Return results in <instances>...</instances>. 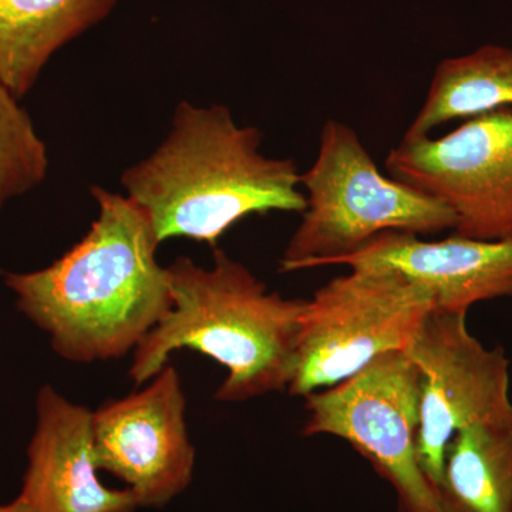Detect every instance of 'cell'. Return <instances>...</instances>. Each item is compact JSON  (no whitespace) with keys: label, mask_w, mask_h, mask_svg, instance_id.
Masks as SVG:
<instances>
[{"label":"cell","mask_w":512,"mask_h":512,"mask_svg":"<svg viewBox=\"0 0 512 512\" xmlns=\"http://www.w3.org/2000/svg\"><path fill=\"white\" fill-rule=\"evenodd\" d=\"M466 318L434 311L404 352L419 376L417 457L434 491L457 433L512 414L504 349L485 348L471 335Z\"/></svg>","instance_id":"8"},{"label":"cell","mask_w":512,"mask_h":512,"mask_svg":"<svg viewBox=\"0 0 512 512\" xmlns=\"http://www.w3.org/2000/svg\"><path fill=\"white\" fill-rule=\"evenodd\" d=\"M49 171L45 141L28 111L0 80V210L39 187Z\"/></svg>","instance_id":"15"},{"label":"cell","mask_w":512,"mask_h":512,"mask_svg":"<svg viewBox=\"0 0 512 512\" xmlns=\"http://www.w3.org/2000/svg\"><path fill=\"white\" fill-rule=\"evenodd\" d=\"M386 268L436 293V311L467 315L476 303L512 298V235L495 241L460 237L423 241L387 231L328 266Z\"/></svg>","instance_id":"11"},{"label":"cell","mask_w":512,"mask_h":512,"mask_svg":"<svg viewBox=\"0 0 512 512\" xmlns=\"http://www.w3.org/2000/svg\"><path fill=\"white\" fill-rule=\"evenodd\" d=\"M117 0H0V80L18 99L57 50L110 15Z\"/></svg>","instance_id":"12"},{"label":"cell","mask_w":512,"mask_h":512,"mask_svg":"<svg viewBox=\"0 0 512 512\" xmlns=\"http://www.w3.org/2000/svg\"><path fill=\"white\" fill-rule=\"evenodd\" d=\"M93 412L52 386L36 397V427L20 497L32 512H134L128 488L106 487L99 478Z\"/></svg>","instance_id":"10"},{"label":"cell","mask_w":512,"mask_h":512,"mask_svg":"<svg viewBox=\"0 0 512 512\" xmlns=\"http://www.w3.org/2000/svg\"><path fill=\"white\" fill-rule=\"evenodd\" d=\"M301 187L306 208L279 261L282 274L328 266L383 232L431 235L456 228V215L446 204L384 175L342 121H326Z\"/></svg>","instance_id":"4"},{"label":"cell","mask_w":512,"mask_h":512,"mask_svg":"<svg viewBox=\"0 0 512 512\" xmlns=\"http://www.w3.org/2000/svg\"><path fill=\"white\" fill-rule=\"evenodd\" d=\"M436 494L441 512H512V414L457 433Z\"/></svg>","instance_id":"13"},{"label":"cell","mask_w":512,"mask_h":512,"mask_svg":"<svg viewBox=\"0 0 512 512\" xmlns=\"http://www.w3.org/2000/svg\"><path fill=\"white\" fill-rule=\"evenodd\" d=\"M507 107L512 109V50L485 45L439 63L426 100L406 134L429 136L450 121Z\"/></svg>","instance_id":"14"},{"label":"cell","mask_w":512,"mask_h":512,"mask_svg":"<svg viewBox=\"0 0 512 512\" xmlns=\"http://www.w3.org/2000/svg\"><path fill=\"white\" fill-rule=\"evenodd\" d=\"M0 512H32L28 503L20 495L8 504H0Z\"/></svg>","instance_id":"16"},{"label":"cell","mask_w":512,"mask_h":512,"mask_svg":"<svg viewBox=\"0 0 512 512\" xmlns=\"http://www.w3.org/2000/svg\"><path fill=\"white\" fill-rule=\"evenodd\" d=\"M185 410L181 377L168 363L144 389L93 412L97 466L126 483L138 508H163L191 484Z\"/></svg>","instance_id":"9"},{"label":"cell","mask_w":512,"mask_h":512,"mask_svg":"<svg viewBox=\"0 0 512 512\" xmlns=\"http://www.w3.org/2000/svg\"><path fill=\"white\" fill-rule=\"evenodd\" d=\"M394 180L446 204L454 234L495 241L512 235V109L471 117L446 136H407L384 161Z\"/></svg>","instance_id":"7"},{"label":"cell","mask_w":512,"mask_h":512,"mask_svg":"<svg viewBox=\"0 0 512 512\" xmlns=\"http://www.w3.org/2000/svg\"><path fill=\"white\" fill-rule=\"evenodd\" d=\"M305 399V436L348 441L392 485L399 512H441L417 457L419 376L406 353L377 357L357 375Z\"/></svg>","instance_id":"6"},{"label":"cell","mask_w":512,"mask_h":512,"mask_svg":"<svg viewBox=\"0 0 512 512\" xmlns=\"http://www.w3.org/2000/svg\"><path fill=\"white\" fill-rule=\"evenodd\" d=\"M202 268L187 256L167 266L173 306L134 349L131 380L150 382L174 352L192 349L227 369L215 400L239 403L288 390L305 301L269 292L220 248Z\"/></svg>","instance_id":"3"},{"label":"cell","mask_w":512,"mask_h":512,"mask_svg":"<svg viewBox=\"0 0 512 512\" xmlns=\"http://www.w3.org/2000/svg\"><path fill=\"white\" fill-rule=\"evenodd\" d=\"M434 311L436 293L393 269H352L332 279L303 305L288 392L330 389L377 357L406 352Z\"/></svg>","instance_id":"5"},{"label":"cell","mask_w":512,"mask_h":512,"mask_svg":"<svg viewBox=\"0 0 512 512\" xmlns=\"http://www.w3.org/2000/svg\"><path fill=\"white\" fill-rule=\"evenodd\" d=\"M99 215L73 248L39 271L6 275L16 306L74 363L117 359L137 348L173 306L147 212L93 187Z\"/></svg>","instance_id":"1"},{"label":"cell","mask_w":512,"mask_h":512,"mask_svg":"<svg viewBox=\"0 0 512 512\" xmlns=\"http://www.w3.org/2000/svg\"><path fill=\"white\" fill-rule=\"evenodd\" d=\"M261 143V131L239 126L227 106L181 101L168 136L124 171L121 185L158 241L188 238L214 249L249 215L305 211L298 164L265 156Z\"/></svg>","instance_id":"2"}]
</instances>
